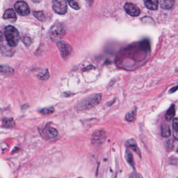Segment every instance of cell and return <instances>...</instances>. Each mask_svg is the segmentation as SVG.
I'll return each instance as SVG.
<instances>
[{"label":"cell","mask_w":178,"mask_h":178,"mask_svg":"<svg viewBox=\"0 0 178 178\" xmlns=\"http://www.w3.org/2000/svg\"><path fill=\"white\" fill-rule=\"evenodd\" d=\"M36 19H38V20H40V21H44L46 19V16L44 14L43 12H41V11H35L33 13Z\"/></svg>","instance_id":"7402d4cb"},{"label":"cell","mask_w":178,"mask_h":178,"mask_svg":"<svg viewBox=\"0 0 178 178\" xmlns=\"http://www.w3.org/2000/svg\"><path fill=\"white\" fill-rule=\"evenodd\" d=\"M130 178H138V175L136 174H133V175H131L130 176Z\"/></svg>","instance_id":"83f0119b"},{"label":"cell","mask_w":178,"mask_h":178,"mask_svg":"<svg viewBox=\"0 0 178 178\" xmlns=\"http://www.w3.org/2000/svg\"><path fill=\"white\" fill-rule=\"evenodd\" d=\"M68 3L70 6L76 10H78L80 9L78 4L76 1H68Z\"/></svg>","instance_id":"603a6c76"},{"label":"cell","mask_w":178,"mask_h":178,"mask_svg":"<svg viewBox=\"0 0 178 178\" xmlns=\"http://www.w3.org/2000/svg\"><path fill=\"white\" fill-rule=\"evenodd\" d=\"M57 46L63 58L65 59H67L72 52V48L71 45L65 41H59L57 43Z\"/></svg>","instance_id":"8992f818"},{"label":"cell","mask_w":178,"mask_h":178,"mask_svg":"<svg viewBox=\"0 0 178 178\" xmlns=\"http://www.w3.org/2000/svg\"><path fill=\"white\" fill-rule=\"evenodd\" d=\"M22 41L24 44H25L26 46H27V47L30 46L31 43V40L30 38L28 37H25L23 38L22 39Z\"/></svg>","instance_id":"d4e9b609"},{"label":"cell","mask_w":178,"mask_h":178,"mask_svg":"<svg viewBox=\"0 0 178 178\" xmlns=\"http://www.w3.org/2000/svg\"><path fill=\"white\" fill-rule=\"evenodd\" d=\"M3 35L1 31H0V43L2 42V41H3Z\"/></svg>","instance_id":"4316f807"},{"label":"cell","mask_w":178,"mask_h":178,"mask_svg":"<svg viewBox=\"0 0 178 178\" xmlns=\"http://www.w3.org/2000/svg\"><path fill=\"white\" fill-rule=\"evenodd\" d=\"M126 159L127 161L128 162V164H129L131 166L134 168L135 166V163H134V160L132 153L130 152L129 150L127 149L126 152Z\"/></svg>","instance_id":"ffe728a7"},{"label":"cell","mask_w":178,"mask_h":178,"mask_svg":"<svg viewBox=\"0 0 178 178\" xmlns=\"http://www.w3.org/2000/svg\"><path fill=\"white\" fill-rule=\"evenodd\" d=\"M126 145H127V146H128V147L130 148L132 151L136 152L139 156L140 157H141V154L138 145H137L136 141H135V139H129L128 141H127Z\"/></svg>","instance_id":"30bf717a"},{"label":"cell","mask_w":178,"mask_h":178,"mask_svg":"<svg viewBox=\"0 0 178 178\" xmlns=\"http://www.w3.org/2000/svg\"><path fill=\"white\" fill-rule=\"evenodd\" d=\"M106 133L103 130L94 131L91 137V142L95 145H101L106 140Z\"/></svg>","instance_id":"277c9868"},{"label":"cell","mask_w":178,"mask_h":178,"mask_svg":"<svg viewBox=\"0 0 178 178\" xmlns=\"http://www.w3.org/2000/svg\"><path fill=\"white\" fill-rule=\"evenodd\" d=\"M178 89V85L176 86L173 87V88H172L170 90H169V93H175L176 92V90Z\"/></svg>","instance_id":"484cf974"},{"label":"cell","mask_w":178,"mask_h":178,"mask_svg":"<svg viewBox=\"0 0 178 178\" xmlns=\"http://www.w3.org/2000/svg\"><path fill=\"white\" fill-rule=\"evenodd\" d=\"M145 5L147 9L151 10H156L158 9V1L157 0L145 1Z\"/></svg>","instance_id":"8fae6325"},{"label":"cell","mask_w":178,"mask_h":178,"mask_svg":"<svg viewBox=\"0 0 178 178\" xmlns=\"http://www.w3.org/2000/svg\"><path fill=\"white\" fill-rule=\"evenodd\" d=\"M161 135L164 138H168L171 135V131L167 124H163L161 127Z\"/></svg>","instance_id":"d6986e66"},{"label":"cell","mask_w":178,"mask_h":178,"mask_svg":"<svg viewBox=\"0 0 178 178\" xmlns=\"http://www.w3.org/2000/svg\"><path fill=\"white\" fill-rule=\"evenodd\" d=\"M52 7L56 13L64 15L67 11V3L64 0L53 1Z\"/></svg>","instance_id":"5b68a950"},{"label":"cell","mask_w":178,"mask_h":178,"mask_svg":"<svg viewBox=\"0 0 178 178\" xmlns=\"http://www.w3.org/2000/svg\"><path fill=\"white\" fill-rule=\"evenodd\" d=\"M14 72L13 68L7 65L0 64V74L3 75L13 74Z\"/></svg>","instance_id":"7c38bea8"},{"label":"cell","mask_w":178,"mask_h":178,"mask_svg":"<svg viewBox=\"0 0 178 178\" xmlns=\"http://www.w3.org/2000/svg\"><path fill=\"white\" fill-rule=\"evenodd\" d=\"M176 114V109L175 105H172V106L170 107L166 114H165V118L167 121L172 120L175 117Z\"/></svg>","instance_id":"4fadbf2b"},{"label":"cell","mask_w":178,"mask_h":178,"mask_svg":"<svg viewBox=\"0 0 178 178\" xmlns=\"http://www.w3.org/2000/svg\"><path fill=\"white\" fill-rule=\"evenodd\" d=\"M54 108L53 107H47L42 109L40 110V113L43 115H50L54 112Z\"/></svg>","instance_id":"44dd1931"},{"label":"cell","mask_w":178,"mask_h":178,"mask_svg":"<svg viewBox=\"0 0 178 178\" xmlns=\"http://www.w3.org/2000/svg\"><path fill=\"white\" fill-rule=\"evenodd\" d=\"M124 9L127 13L133 17L138 16L141 13V10L138 7L130 3H126L124 5Z\"/></svg>","instance_id":"ba28073f"},{"label":"cell","mask_w":178,"mask_h":178,"mask_svg":"<svg viewBox=\"0 0 178 178\" xmlns=\"http://www.w3.org/2000/svg\"><path fill=\"white\" fill-rule=\"evenodd\" d=\"M136 109H133L132 110L130 111L126 114L125 116L126 120L128 122H133L136 120Z\"/></svg>","instance_id":"e0dca14e"},{"label":"cell","mask_w":178,"mask_h":178,"mask_svg":"<svg viewBox=\"0 0 178 178\" xmlns=\"http://www.w3.org/2000/svg\"><path fill=\"white\" fill-rule=\"evenodd\" d=\"M16 14L14 10L12 9H8L4 14L3 19H16Z\"/></svg>","instance_id":"9a60e30c"},{"label":"cell","mask_w":178,"mask_h":178,"mask_svg":"<svg viewBox=\"0 0 178 178\" xmlns=\"http://www.w3.org/2000/svg\"><path fill=\"white\" fill-rule=\"evenodd\" d=\"M172 130L173 137L176 141H178V118L173 119L172 123Z\"/></svg>","instance_id":"ac0fdd59"},{"label":"cell","mask_w":178,"mask_h":178,"mask_svg":"<svg viewBox=\"0 0 178 178\" xmlns=\"http://www.w3.org/2000/svg\"><path fill=\"white\" fill-rule=\"evenodd\" d=\"M102 95L101 93L92 95L81 101L78 105L77 109L79 110H84L92 108L99 104Z\"/></svg>","instance_id":"7a4b0ae2"},{"label":"cell","mask_w":178,"mask_h":178,"mask_svg":"<svg viewBox=\"0 0 178 178\" xmlns=\"http://www.w3.org/2000/svg\"></svg>","instance_id":"f1b7e54d"},{"label":"cell","mask_w":178,"mask_h":178,"mask_svg":"<svg viewBox=\"0 0 178 178\" xmlns=\"http://www.w3.org/2000/svg\"><path fill=\"white\" fill-rule=\"evenodd\" d=\"M2 126L5 128H12L15 126L13 118H4L2 120Z\"/></svg>","instance_id":"2e32d148"},{"label":"cell","mask_w":178,"mask_h":178,"mask_svg":"<svg viewBox=\"0 0 178 178\" xmlns=\"http://www.w3.org/2000/svg\"><path fill=\"white\" fill-rule=\"evenodd\" d=\"M15 9L19 15L25 16L30 14V9L27 3L24 1H18L14 5Z\"/></svg>","instance_id":"52a82bcc"},{"label":"cell","mask_w":178,"mask_h":178,"mask_svg":"<svg viewBox=\"0 0 178 178\" xmlns=\"http://www.w3.org/2000/svg\"><path fill=\"white\" fill-rule=\"evenodd\" d=\"M66 32V31L64 26L60 23H56L54 24L51 28L49 31V35L51 38L53 40H59L64 37Z\"/></svg>","instance_id":"3957f363"},{"label":"cell","mask_w":178,"mask_h":178,"mask_svg":"<svg viewBox=\"0 0 178 178\" xmlns=\"http://www.w3.org/2000/svg\"><path fill=\"white\" fill-rule=\"evenodd\" d=\"M38 77L41 80H47L49 77V74L48 72H46V73H41L40 74L38 75Z\"/></svg>","instance_id":"cb8c5ba5"},{"label":"cell","mask_w":178,"mask_h":178,"mask_svg":"<svg viewBox=\"0 0 178 178\" xmlns=\"http://www.w3.org/2000/svg\"><path fill=\"white\" fill-rule=\"evenodd\" d=\"M4 36L8 45L11 47H15L19 41V34L15 27L13 26H7L4 30Z\"/></svg>","instance_id":"6da1fadb"},{"label":"cell","mask_w":178,"mask_h":178,"mask_svg":"<svg viewBox=\"0 0 178 178\" xmlns=\"http://www.w3.org/2000/svg\"><path fill=\"white\" fill-rule=\"evenodd\" d=\"M44 134L50 139H53L56 138L59 132L54 127H47L44 129L43 131Z\"/></svg>","instance_id":"9c48e42d"},{"label":"cell","mask_w":178,"mask_h":178,"mask_svg":"<svg viewBox=\"0 0 178 178\" xmlns=\"http://www.w3.org/2000/svg\"><path fill=\"white\" fill-rule=\"evenodd\" d=\"M175 1L171 0H163L160 2V6L163 9L169 10L173 7Z\"/></svg>","instance_id":"5bb4252c"}]
</instances>
